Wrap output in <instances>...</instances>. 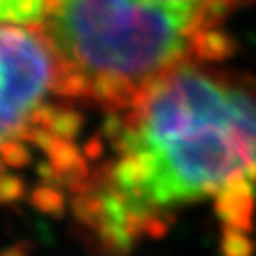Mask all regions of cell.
<instances>
[{
  "label": "cell",
  "mask_w": 256,
  "mask_h": 256,
  "mask_svg": "<svg viewBox=\"0 0 256 256\" xmlns=\"http://www.w3.org/2000/svg\"><path fill=\"white\" fill-rule=\"evenodd\" d=\"M88 218L110 245L156 236L176 210L212 202L247 234L256 186V78L182 64L120 108Z\"/></svg>",
  "instance_id": "6da1fadb"
},
{
  "label": "cell",
  "mask_w": 256,
  "mask_h": 256,
  "mask_svg": "<svg viewBox=\"0 0 256 256\" xmlns=\"http://www.w3.org/2000/svg\"><path fill=\"white\" fill-rule=\"evenodd\" d=\"M248 0H48L57 92L114 110L182 64L228 50L222 21Z\"/></svg>",
  "instance_id": "7a4b0ae2"
},
{
  "label": "cell",
  "mask_w": 256,
  "mask_h": 256,
  "mask_svg": "<svg viewBox=\"0 0 256 256\" xmlns=\"http://www.w3.org/2000/svg\"><path fill=\"white\" fill-rule=\"evenodd\" d=\"M59 70L44 32L0 23V154L34 126Z\"/></svg>",
  "instance_id": "3957f363"
},
{
  "label": "cell",
  "mask_w": 256,
  "mask_h": 256,
  "mask_svg": "<svg viewBox=\"0 0 256 256\" xmlns=\"http://www.w3.org/2000/svg\"><path fill=\"white\" fill-rule=\"evenodd\" d=\"M48 0H0V23L42 21Z\"/></svg>",
  "instance_id": "277c9868"
}]
</instances>
